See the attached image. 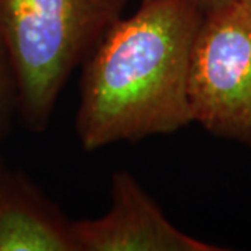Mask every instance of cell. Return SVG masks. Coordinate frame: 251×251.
<instances>
[{
    "mask_svg": "<svg viewBox=\"0 0 251 251\" xmlns=\"http://www.w3.org/2000/svg\"><path fill=\"white\" fill-rule=\"evenodd\" d=\"M204 11L196 0H143L109 29L81 66L74 126L85 151L194 123L188 73Z\"/></svg>",
    "mask_w": 251,
    "mask_h": 251,
    "instance_id": "obj_1",
    "label": "cell"
},
{
    "mask_svg": "<svg viewBox=\"0 0 251 251\" xmlns=\"http://www.w3.org/2000/svg\"><path fill=\"white\" fill-rule=\"evenodd\" d=\"M128 0H0V41L18 88V120L44 133L60 94Z\"/></svg>",
    "mask_w": 251,
    "mask_h": 251,
    "instance_id": "obj_2",
    "label": "cell"
},
{
    "mask_svg": "<svg viewBox=\"0 0 251 251\" xmlns=\"http://www.w3.org/2000/svg\"><path fill=\"white\" fill-rule=\"evenodd\" d=\"M188 95L194 123L251 147V11L236 0L204 11L191 50Z\"/></svg>",
    "mask_w": 251,
    "mask_h": 251,
    "instance_id": "obj_3",
    "label": "cell"
},
{
    "mask_svg": "<svg viewBox=\"0 0 251 251\" xmlns=\"http://www.w3.org/2000/svg\"><path fill=\"white\" fill-rule=\"evenodd\" d=\"M80 251H224L180 230L126 169L110 177V206L99 218L74 221Z\"/></svg>",
    "mask_w": 251,
    "mask_h": 251,
    "instance_id": "obj_4",
    "label": "cell"
},
{
    "mask_svg": "<svg viewBox=\"0 0 251 251\" xmlns=\"http://www.w3.org/2000/svg\"><path fill=\"white\" fill-rule=\"evenodd\" d=\"M0 251H80L74 221L25 172L1 158Z\"/></svg>",
    "mask_w": 251,
    "mask_h": 251,
    "instance_id": "obj_5",
    "label": "cell"
},
{
    "mask_svg": "<svg viewBox=\"0 0 251 251\" xmlns=\"http://www.w3.org/2000/svg\"><path fill=\"white\" fill-rule=\"evenodd\" d=\"M18 119V88L9 54L0 41V144Z\"/></svg>",
    "mask_w": 251,
    "mask_h": 251,
    "instance_id": "obj_6",
    "label": "cell"
},
{
    "mask_svg": "<svg viewBox=\"0 0 251 251\" xmlns=\"http://www.w3.org/2000/svg\"><path fill=\"white\" fill-rule=\"evenodd\" d=\"M140 1H143V0H140ZM198 4L202 7L204 10L208 9H212V7H215L218 4H222L225 1H227V0H196Z\"/></svg>",
    "mask_w": 251,
    "mask_h": 251,
    "instance_id": "obj_7",
    "label": "cell"
},
{
    "mask_svg": "<svg viewBox=\"0 0 251 251\" xmlns=\"http://www.w3.org/2000/svg\"><path fill=\"white\" fill-rule=\"evenodd\" d=\"M237 3H240L243 7H246L247 10L251 11V0H236Z\"/></svg>",
    "mask_w": 251,
    "mask_h": 251,
    "instance_id": "obj_8",
    "label": "cell"
}]
</instances>
